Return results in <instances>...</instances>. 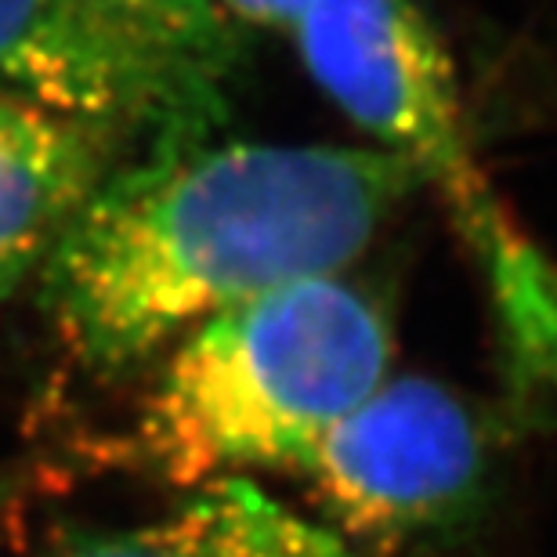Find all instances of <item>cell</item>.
I'll list each match as a JSON object with an SVG mask.
<instances>
[{
	"label": "cell",
	"mask_w": 557,
	"mask_h": 557,
	"mask_svg": "<svg viewBox=\"0 0 557 557\" xmlns=\"http://www.w3.org/2000/svg\"><path fill=\"white\" fill-rule=\"evenodd\" d=\"M420 182L387 149L174 145L109 174L44 261L62 344L131 370L275 286L341 275Z\"/></svg>",
	"instance_id": "6da1fadb"
},
{
	"label": "cell",
	"mask_w": 557,
	"mask_h": 557,
	"mask_svg": "<svg viewBox=\"0 0 557 557\" xmlns=\"http://www.w3.org/2000/svg\"><path fill=\"white\" fill-rule=\"evenodd\" d=\"M392 326L344 275H315L203 319L166 355L131 456L171 485L297 471L387 381Z\"/></svg>",
	"instance_id": "7a4b0ae2"
},
{
	"label": "cell",
	"mask_w": 557,
	"mask_h": 557,
	"mask_svg": "<svg viewBox=\"0 0 557 557\" xmlns=\"http://www.w3.org/2000/svg\"><path fill=\"white\" fill-rule=\"evenodd\" d=\"M289 33L344 116L438 188L488 286L510 409L557 428V264L493 193L428 15L417 0H315Z\"/></svg>",
	"instance_id": "3957f363"
},
{
	"label": "cell",
	"mask_w": 557,
	"mask_h": 557,
	"mask_svg": "<svg viewBox=\"0 0 557 557\" xmlns=\"http://www.w3.org/2000/svg\"><path fill=\"white\" fill-rule=\"evenodd\" d=\"M188 0H0V95L91 127L196 124L207 106Z\"/></svg>",
	"instance_id": "277c9868"
},
{
	"label": "cell",
	"mask_w": 557,
	"mask_h": 557,
	"mask_svg": "<svg viewBox=\"0 0 557 557\" xmlns=\"http://www.w3.org/2000/svg\"><path fill=\"white\" fill-rule=\"evenodd\" d=\"M493 467L488 420L453 387L384 381L297 467L322 525L351 547H406L456 529L482 504Z\"/></svg>",
	"instance_id": "5b68a950"
},
{
	"label": "cell",
	"mask_w": 557,
	"mask_h": 557,
	"mask_svg": "<svg viewBox=\"0 0 557 557\" xmlns=\"http://www.w3.org/2000/svg\"><path fill=\"white\" fill-rule=\"evenodd\" d=\"M109 141L91 127L0 95V305L40 272L98 185Z\"/></svg>",
	"instance_id": "8992f818"
},
{
	"label": "cell",
	"mask_w": 557,
	"mask_h": 557,
	"mask_svg": "<svg viewBox=\"0 0 557 557\" xmlns=\"http://www.w3.org/2000/svg\"><path fill=\"white\" fill-rule=\"evenodd\" d=\"M44 557H373L253 478H218L149 521L87 532Z\"/></svg>",
	"instance_id": "52a82bcc"
},
{
	"label": "cell",
	"mask_w": 557,
	"mask_h": 557,
	"mask_svg": "<svg viewBox=\"0 0 557 557\" xmlns=\"http://www.w3.org/2000/svg\"><path fill=\"white\" fill-rule=\"evenodd\" d=\"M315 0H225L236 18L264 29H294Z\"/></svg>",
	"instance_id": "ba28073f"
},
{
	"label": "cell",
	"mask_w": 557,
	"mask_h": 557,
	"mask_svg": "<svg viewBox=\"0 0 557 557\" xmlns=\"http://www.w3.org/2000/svg\"><path fill=\"white\" fill-rule=\"evenodd\" d=\"M124 4H166V0H124Z\"/></svg>",
	"instance_id": "9c48e42d"
}]
</instances>
